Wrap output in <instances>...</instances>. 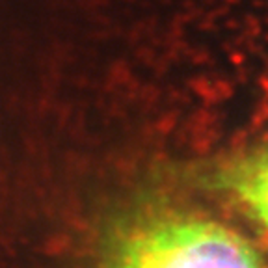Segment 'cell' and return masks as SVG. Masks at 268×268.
Here are the masks:
<instances>
[{
	"instance_id": "2",
	"label": "cell",
	"mask_w": 268,
	"mask_h": 268,
	"mask_svg": "<svg viewBox=\"0 0 268 268\" xmlns=\"http://www.w3.org/2000/svg\"><path fill=\"white\" fill-rule=\"evenodd\" d=\"M211 185L268 229V149L218 168Z\"/></svg>"
},
{
	"instance_id": "1",
	"label": "cell",
	"mask_w": 268,
	"mask_h": 268,
	"mask_svg": "<svg viewBox=\"0 0 268 268\" xmlns=\"http://www.w3.org/2000/svg\"><path fill=\"white\" fill-rule=\"evenodd\" d=\"M97 268H266L236 231L190 211L147 207L115 225Z\"/></svg>"
}]
</instances>
